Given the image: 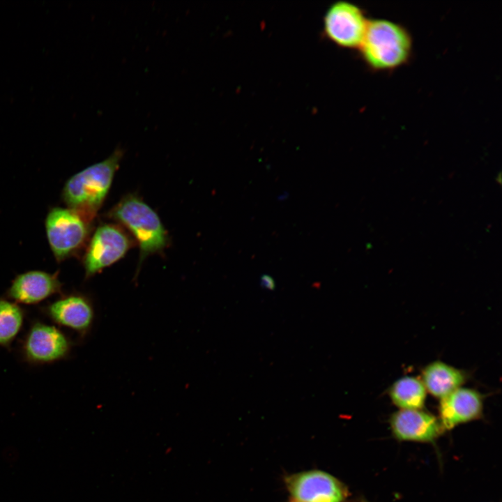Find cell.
I'll use <instances>...</instances> for the list:
<instances>
[{
  "label": "cell",
  "instance_id": "6da1fadb",
  "mask_svg": "<svg viewBox=\"0 0 502 502\" xmlns=\"http://www.w3.org/2000/svg\"><path fill=\"white\" fill-rule=\"evenodd\" d=\"M412 38L401 24L386 19L369 20L359 47L371 69L391 70L405 64L412 53Z\"/></svg>",
  "mask_w": 502,
  "mask_h": 502
},
{
  "label": "cell",
  "instance_id": "7a4b0ae2",
  "mask_svg": "<svg viewBox=\"0 0 502 502\" xmlns=\"http://www.w3.org/2000/svg\"><path fill=\"white\" fill-rule=\"evenodd\" d=\"M122 156L123 150L118 148L107 159L70 178L63 190L68 208L85 219L94 215L109 190Z\"/></svg>",
  "mask_w": 502,
  "mask_h": 502
},
{
  "label": "cell",
  "instance_id": "3957f363",
  "mask_svg": "<svg viewBox=\"0 0 502 502\" xmlns=\"http://www.w3.org/2000/svg\"><path fill=\"white\" fill-rule=\"evenodd\" d=\"M111 215L126 226L138 242L140 263L166 247L167 234L159 216L138 197H125L113 208Z\"/></svg>",
  "mask_w": 502,
  "mask_h": 502
},
{
  "label": "cell",
  "instance_id": "277c9868",
  "mask_svg": "<svg viewBox=\"0 0 502 502\" xmlns=\"http://www.w3.org/2000/svg\"><path fill=\"white\" fill-rule=\"evenodd\" d=\"M74 343L54 324L33 320L20 342L22 360L31 366L52 365L68 359Z\"/></svg>",
  "mask_w": 502,
  "mask_h": 502
},
{
  "label": "cell",
  "instance_id": "5b68a950",
  "mask_svg": "<svg viewBox=\"0 0 502 502\" xmlns=\"http://www.w3.org/2000/svg\"><path fill=\"white\" fill-rule=\"evenodd\" d=\"M85 218L68 208H53L45 220V229L50 248L58 261L77 250L88 234Z\"/></svg>",
  "mask_w": 502,
  "mask_h": 502
},
{
  "label": "cell",
  "instance_id": "8992f818",
  "mask_svg": "<svg viewBox=\"0 0 502 502\" xmlns=\"http://www.w3.org/2000/svg\"><path fill=\"white\" fill-rule=\"evenodd\" d=\"M40 312L56 326L73 330L81 339L90 333L95 318L92 301L79 293L62 295L40 307Z\"/></svg>",
  "mask_w": 502,
  "mask_h": 502
},
{
  "label": "cell",
  "instance_id": "52a82bcc",
  "mask_svg": "<svg viewBox=\"0 0 502 502\" xmlns=\"http://www.w3.org/2000/svg\"><path fill=\"white\" fill-rule=\"evenodd\" d=\"M368 22L358 6L338 1L332 5L325 15L324 31L336 45L345 48H359Z\"/></svg>",
  "mask_w": 502,
  "mask_h": 502
},
{
  "label": "cell",
  "instance_id": "ba28073f",
  "mask_svg": "<svg viewBox=\"0 0 502 502\" xmlns=\"http://www.w3.org/2000/svg\"><path fill=\"white\" fill-rule=\"evenodd\" d=\"M130 240L116 226L105 224L94 232L86 250L84 266L86 277L121 259L128 252Z\"/></svg>",
  "mask_w": 502,
  "mask_h": 502
},
{
  "label": "cell",
  "instance_id": "9c48e42d",
  "mask_svg": "<svg viewBox=\"0 0 502 502\" xmlns=\"http://www.w3.org/2000/svg\"><path fill=\"white\" fill-rule=\"evenodd\" d=\"M287 487L299 502H342L347 497L344 486L334 476L313 470L288 476Z\"/></svg>",
  "mask_w": 502,
  "mask_h": 502
},
{
  "label": "cell",
  "instance_id": "30bf717a",
  "mask_svg": "<svg viewBox=\"0 0 502 502\" xmlns=\"http://www.w3.org/2000/svg\"><path fill=\"white\" fill-rule=\"evenodd\" d=\"M57 273L31 271L17 275L6 290V298L20 305H36L61 291Z\"/></svg>",
  "mask_w": 502,
  "mask_h": 502
},
{
  "label": "cell",
  "instance_id": "8fae6325",
  "mask_svg": "<svg viewBox=\"0 0 502 502\" xmlns=\"http://www.w3.org/2000/svg\"><path fill=\"white\" fill-rule=\"evenodd\" d=\"M390 427L397 439L402 441H431L443 429L433 415L420 409H401L390 418Z\"/></svg>",
  "mask_w": 502,
  "mask_h": 502
},
{
  "label": "cell",
  "instance_id": "7c38bea8",
  "mask_svg": "<svg viewBox=\"0 0 502 502\" xmlns=\"http://www.w3.org/2000/svg\"><path fill=\"white\" fill-rule=\"evenodd\" d=\"M441 400L440 423L443 429H450L479 418L482 413V396L475 390L459 388Z\"/></svg>",
  "mask_w": 502,
  "mask_h": 502
},
{
  "label": "cell",
  "instance_id": "4fadbf2b",
  "mask_svg": "<svg viewBox=\"0 0 502 502\" xmlns=\"http://www.w3.org/2000/svg\"><path fill=\"white\" fill-rule=\"evenodd\" d=\"M422 376L426 390L440 399L461 388L466 381L463 371L441 361L428 364L424 368Z\"/></svg>",
  "mask_w": 502,
  "mask_h": 502
},
{
  "label": "cell",
  "instance_id": "5bb4252c",
  "mask_svg": "<svg viewBox=\"0 0 502 502\" xmlns=\"http://www.w3.org/2000/svg\"><path fill=\"white\" fill-rule=\"evenodd\" d=\"M26 317V310L20 304L0 297V347L10 349L21 333Z\"/></svg>",
  "mask_w": 502,
  "mask_h": 502
},
{
  "label": "cell",
  "instance_id": "9a60e30c",
  "mask_svg": "<svg viewBox=\"0 0 502 502\" xmlns=\"http://www.w3.org/2000/svg\"><path fill=\"white\" fill-rule=\"evenodd\" d=\"M389 392L393 402L401 409H420L425 402L426 389L422 381L416 377L398 379Z\"/></svg>",
  "mask_w": 502,
  "mask_h": 502
},
{
  "label": "cell",
  "instance_id": "2e32d148",
  "mask_svg": "<svg viewBox=\"0 0 502 502\" xmlns=\"http://www.w3.org/2000/svg\"><path fill=\"white\" fill-rule=\"evenodd\" d=\"M261 285L263 288L273 290L275 287L274 280L268 275H263L261 278Z\"/></svg>",
  "mask_w": 502,
  "mask_h": 502
},
{
  "label": "cell",
  "instance_id": "e0dca14e",
  "mask_svg": "<svg viewBox=\"0 0 502 502\" xmlns=\"http://www.w3.org/2000/svg\"><path fill=\"white\" fill-rule=\"evenodd\" d=\"M292 502H299V501H292Z\"/></svg>",
  "mask_w": 502,
  "mask_h": 502
}]
</instances>
